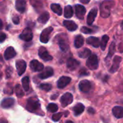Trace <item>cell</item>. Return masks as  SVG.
I'll return each mask as SVG.
<instances>
[{
	"mask_svg": "<svg viewBox=\"0 0 123 123\" xmlns=\"http://www.w3.org/2000/svg\"><path fill=\"white\" fill-rule=\"evenodd\" d=\"M55 39H57V42L58 43L59 48L63 52H67L69 50L68 37L65 33H61L57 35L55 37Z\"/></svg>",
	"mask_w": 123,
	"mask_h": 123,
	"instance_id": "cell-3",
	"label": "cell"
},
{
	"mask_svg": "<svg viewBox=\"0 0 123 123\" xmlns=\"http://www.w3.org/2000/svg\"><path fill=\"white\" fill-rule=\"evenodd\" d=\"M19 37L25 42L31 41L33 37V34H32V30L30 29V27H26L22 32V33L19 35Z\"/></svg>",
	"mask_w": 123,
	"mask_h": 123,
	"instance_id": "cell-5",
	"label": "cell"
},
{
	"mask_svg": "<svg viewBox=\"0 0 123 123\" xmlns=\"http://www.w3.org/2000/svg\"><path fill=\"white\" fill-rule=\"evenodd\" d=\"M14 91H15V93H16V95L18 98H21L24 96V92H23V89L21 87V86L19 84H17L15 86V88H14Z\"/></svg>",
	"mask_w": 123,
	"mask_h": 123,
	"instance_id": "cell-33",
	"label": "cell"
},
{
	"mask_svg": "<svg viewBox=\"0 0 123 123\" xmlns=\"http://www.w3.org/2000/svg\"><path fill=\"white\" fill-rule=\"evenodd\" d=\"M73 100H74V97H73V95L69 93V92H67V93H65L61 98V105L63 107H66V106H68V105L71 104L73 102Z\"/></svg>",
	"mask_w": 123,
	"mask_h": 123,
	"instance_id": "cell-7",
	"label": "cell"
},
{
	"mask_svg": "<svg viewBox=\"0 0 123 123\" xmlns=\"http://www.w3.org/2000/svg\"><path fill=\"white\" fill-rule=\"evenodd\" d=\"M63 25L64 27L67 28L68 30L71 32H74L78 28V25L74 21H71V20H64L63 22Z\"/></svg>",
	"mask_w": 123,
	"mask_h": 123,
	"instance_id": "cell-18",
	"label": "cell"
},
{
	"mask_svg": "<svg viewBox=\"0 0 123 123\" xmlns=\"http://www.w3.org/2000/svg\"><path fill=\"white\" fill-rule=\"evenodd\" d=\"M53 28L52 27H48L43 30L40 36V40L43 43H47L50 39V35L53 32Z\"/></svg>",
	"mask_w": 123,
	"mask_h": 123,
	"instance_id": "cell-6",
	"label": "cell"
},
{
	"mask_svg": "<svg viewBox=\"0 0 123 123\" xmlns=\"http://www.w3.org/2000/svg\"><path fill=\"white\" fill-rule=\"evenodd\" d=\"M15 8L19 12L24 13L26 9V1L25 0H16Z\"/></svg>",
	"mask_w": 123,
	"mask_h": 123,
	"instance_id": "cell-19",
	"label": "cell"
},
{
	"mask_svg": "<svg viewBox=\"0 0 123 123\" xmlns=\"http://www.w3.org/2000/svg\"><path fill=\"white\" fill-rule=\"evenodd\" d=\"M26 68H27V63L25 61L20 59L16 61V68L19 76H22L25 73Z\"/></svg>",
	"mask_w": 123,
	"mask_h": 123,
	"instance_id": "cell-11",
	"label": "cell"
},
{
	"mask_svg": "<svg viewBox=\"0 0 123 123\" xmlns=\"http://www.w3.org/2000/svg\"><path fill=\"white\" fill-rule=\"evenodd\" d=\"M92 55V52L89 48H84L83 50L79 53V56L81 58H89Z\"/></svg>",
	"mask_w": 123,
	"mask_h": 123,
	"instance_id": "cell-31",
	"label": "cell"
},
{
	"mask_svg": "<svg viewBox=\"0 0 123 123\" xmlns=\"http://www.w3.org/2000/svg\"><path fill=\"white\" fill-rule=\"evenodd\" d=\"M97 15V9L93 8L92 9H91V11L89 12L87 16V23L89 25H92L93 24Z\"/></svg>",
	"mask_w": 123,
	"mask_h": 123,
	"instance_id": "cell-20",
	"label": "cell"
},
{
	"mask_svg": "<svg viewBox=\"0 0 123 123\" xmlns=\"http://www.w3.org/2000/svg\"><path fill=\"white\" fill-rule=\"evenodd\" d=\"M115 5L112 0H105L100 5V15L103 18H107L111 14V9Z\"/></svg>",
	"mask_w": 123,
	"mask_h": 123,
	"instance_id": "cell-1",
	"label": "cell"
},
{
	"mask_svg": "<svg viewBox=\"0 0 123 123\" xmlns=\"http://www.w3.org/2000/svg\"><path fill=\"white\" fill-rule=\"evenodd\" d=\"M12 21H13V22H14V25H18L19 23V18L18 17L15 16V17H14L12 18Z\"/></svg>",
	"mask_w": 123,
	"mask_h": 123,
	"instance_id": "cell-42",
	"label": "cell"
},
{
	"mask_svg": "<svg viewBox=\"0 0 123 123\" xmlns=\"http://www.w3.org/2000/svg\"><path fill=\"white\" fill-rule=\"evenodd\" d=\"M16 55H17V53H16L15 50L14 49V48L13 47H8L6 49V50L4 51V57L5 60H9V59L15 57Z\"/></svg>",
	"mask_w": 123,
	"mask_h": 123,
	"instance_id": "cell-17",
	"label": "cell"
},
{
	"mask_svg": "<svg viewBox=\"0 0 123 123\" xmlns=\"http://www.w3.org/2000/svg\"><path fill=\"white\" fill-rule=\"evenodd\" d=\"M75 10H76V15L79 19H84V17L86 14V8L81 4L75 5Z\"/></svg>",
	"mask_w": 123,
	"mask_h": 123,
	"instance_id": "cell-16",
	"label": "cell"
},
{
	"mask_svg": "<svg viewBox=\"0 0 123 123\" xmlns=\"http://www.w3.org/2000/svg\"><path fill=\"white\" fill-rule=\"evenodd\" d=\"M4 93L8 95H11L13 94V87L11 84H6V86H5L4 89Z\"/></svg>",
	"mask_w": 123,
	"mask_h": 123,
	"instance_id": "cell-36",
	"label": "cell"
},
{
	"mask_svg": "<svg viewBox=\"0 0 123 123\" xmlns=\"http://www.w3.org/2000/svg\"><path fill=\"white\" fill-rule=\"evenodd\" d=\"M108 40H109V36L108 35H105L102 36V40H101V43H100V47H101V49L102 50H105Z\"/></svg>",
	"mask_w": 123,
	"mask_h": 123,
	"instance_id": "cell-34",
	"label": "cell"
},
{
	"mask_svg": "<svg viewBox=\"0 0 123 123\" xmlns=\"http://www.w3.org/2000/svg\"><path fill=\"white\" fill-rule=\"evenodd\" d=\"M79 75L81 76H88V75H89V73L87 71V70H86L85 68H82L80 70Z\"/></svg>",
	"mask_w": 123,
	"mask_h": 123,
	"instance_id": "cell-40",
	"label": "cell"
},
{
	"mask_svg": "<svg viewBox=\"0 0 123 123\" xmlns=\"http://www.w3.org/2000/svg\"><path fill=\"white\" fill-rule=\"evenodd\" d=\"M63 115V113L62 112H58V113H56V114H54L53 116H52V120L54 121V122H58L60 120V119L61 118L62 115Z\"/></svg>",
	"mask_w": 123,
	"mask_h": 123,
	"instance_id": "cell-38",
	"label": "cell"
},
{
	"mask_svg": "<svg viewBox=\"0 0 123 123\" xmlns=\"http://www.w3.org/2000/svg\"><path fill=\"white\" fill-rule=\"evenodd\" d=\"M0 24H1V29L2 28V22H1V20H0Z\"/></svg>",
	"mask_w": 123,
	"mask_h": 123,
	"instance_id": "cell-50",
	"label": "cell"
},
{
	"mask_svg": "<svg viewBox=\"0 0 123 123\" xmlns=\"http://www.w3.org/2000/svg\"><path fill=\"white\" fill-rule=\"evenodd\" d=\"M30 1L32 6L37 12L43 9L44 8L43 0H30Z\"/></svg>",
	"mask_w": 123,
	"mask_h": 123,
	"instance_id": "cell-21",
	"label": "cell"
},
{
	"mask_svg": "<svg viewBox=\"0 0 123 123\" xmlns=\"http://www.w3.org/2000/svg\"><path fill=\"white\" fill-rule=\"evenodd\" d=\"M54 72H53V69L51 68V67H46L43 71H42L41 73H40L38 74V77L40 79H48L50 76H52L53 75Z\"/></svg>",
	"mask_w": 123,
	"mask_h": 123,
	"instance_id": "cell-13",
	"label": "cell"
},
{
	"mask_svg": "<svg viewBox=\"0 0 123 123\" xmlns=\"http://www.w3.org/2000/svg\"><path fill=\"white\" fill-rule=\"evenodd\" d=\"M120 27H121V28L123 30V22H122V23H121V25H120Z\"/></svg>",
	"mask_w": 123,
	"mask_h": 123,
	"instance_id": "cell-49",
	"label": "cell"
},
{
	"mask_svg": "<svg viewBox=\"0 0 123 123\" xmlns=\"http://www.w3.org/2000/svg\"><path fill=\"white\" fill-rule=\"evenodd\" d=\"M122 4H123V0H122Z\"/></svg>",
	"mask_w": 123,
	"mask_h": 123,
	"instance_id": "cell-52",
	"label": "cell"
},
{
	"mask_svg": "<svg viewBox=\"0 0 123 123\" xmlns=\"http://www.w3.org/2000/svg\"><path fill=\"white\" fill-rule=\"evenodd\" d=\"M81 32L84 33V34H90V33L93 32L94 31L91 28H88L86 27H82L81 28Z\"/></svg>",
	"mask_w": 123,
	"mask_h": 123,
	"instance_id": "cell-39",
	"label": "cell"
},
{
	"mask_svg": "<svg viewBox=\"0 0 123 123\" xmlns=\"http://www.w3.org/2000/svg\"><path fill=\"white\" fill-rule=\"evenodd\" d=\"M26 110L32 113L39 112L40 110V104L38 99L35 97L29 98L27 101Z\"/></svg>",
	"mask_w": 123,
	"mask_h": 123,
	"instance_id": "cell-2",
	"label": "cell"
},
{
	"mask_svg": "<svg viewBox=\"0 0 123 123\" xmlns=\"http://www.w3.org/2000/svg\"><path fill=\"white\" fill-rule=\"evenodd\" d=\"M12 71H13V69L11 67H7V68L6 69V76L7 79H9L11 76V75L12 74Z\"/></svg>",
	"mask_w": 123,
	"mask_h": 123,
	"instance_id": "cell-41",
	"label": "cell"
},
{
	"mask_svg": "<svg viewBox=\"0 0 123 123\" xmlns=\"http://www.w3.org/2000/svg\"><path fill=\"white\" fill-rule=\"evenodd\" d=\"M58 97V94H55L54 96H52L50 98H51V99H55V98H57Z\"/></svg>",
	"mask_w": 123,
	"mask_h": 123,
	"instance_id": "cell-47",
	"label": "cell"
},
{
	"mask_svg": "<svg viewBox=\"0 0 123 123\" xmlns=\"http://www.w3.org/2000/svg\"><path fill=\"white\" fill-rule=\"evenodd\" d=\"M79 89L82 92H89L92 88V83L89 80H82L79 82Z\"/></svg>",
	"mask_w": 123,
	"mask_h": 123,
	"instance_id": "cell-9",
	"label": "cell"
},
{
	"mask_svg": "<svg viewBox=\"0 0 123 123\" xmlns=\"http://www.w3.org/2000/svg\"><path fill=\"white\" fill-rule=\"evenodd\" d=\"M120 103L121 105H123V99H122L121 101H120Z\"/></svg>",
	"mask_w": 123,
	"mask_h": 123,
	"instance_id": "cell-51",
	"label": "cell"
},
{
	"mask_svg": "<svg viewBox=\"0 0 123 123\" xmlns=\"http://www.w3.org/2000/svg\"><path fill=\"white\" fill-rule=\"evenodd\" d=\"M88 112L89 113V114H94L95 113V110L93 109V108H92V107H89V109H88Z\"/></svg>",
	"mask_w": 123,
	"mask_h": 123,
	"instance_id": "cell-45",
	"label": "cell"
},
{
	"mask_svg": "<svg viewBox=\"0 0 123 123\" xmlns=\"http://www.w3.org/2000/svg\"><path fill=\"white\" fill-rule=\"evenodd\" d=\"M47 110L48 112H55L58 111V107L56 104L55 103H50L48 107H47Z\"/></svg>",
	"mask_w": 123,
	"mask_h": 123,
	"instance_id": "cell-35",
	"label": "cell"
},
{
	"mask_svg": "<svg viewBox=\"0 0 123 123\" xmlns=\"http://www.w3.org/2000/svg\"><path fill=\"white\" fill-rule=\"evenodd\" d=\"M71 81V79L70 77L66 76H61L57 82V86L58 89H63L67 85H68Z\"/></svg>",
	"mask_w": 123,
	"mask_h": 123,
	"instance_id": "cell-12",
	"label": "cell"
},
{
	"mask_svg": "<svg viewBox=\"0 0 123 123\" xmlns=\"http://www.w3.org/2000/svg\"><path fill=\"white\" fill-rule=\"evenodd\" d=\"M122 61V58L120 56H118V55H116L114 59H113V63H112V66H111L110 69V72L111 74H114L115 73L116 71H117L119 67H120V64Z\"/></svg>",
	"mask_w": 123,
	"mask_h": 123,
	"instance_id": "cell-14",
	"label": "cell"
},
{
	"mask_svg": "<svg viewBox=\"0 0 123 123\" xmlns=\"http://www.w3.org/2000/svg\"><path fill=\"white\" fill-rule=\"evenodd\" d=\"M40 89L45 91V92H49L52 89V85L50 84H41L40 85Z\"/></svg>",
	"mask_w": 123,
	"mask_h": 123,
	"instance_id": "cell-37",
	"label": "cell"
},
{
	"mask_svg": "<svg viewBox=\"0 0 123 123\" xmlns=\"http://www.w3.org/2000/svg\"><path fill=\"white\" fill-rule=\"evenodd\" d=\"M86 66L91 70H97L99 67V60L96 54H92L86 61Z\"/></svg>",
	"mask_w": 123,
	"mask_h": 123,
	"instance_id": "cell-4",
	"label": "cell"
},
{
	"mask_svg": "<svg viewBox=\"0 0 123 123\" xmlns=\"http://www.w3.org/2000/svg\"><path fill=\"white\" fill-rule=\"evenodd\" d=\"M50 9H52V11L54 13H55L56 14L59 15V16L62 15V14H63V9L61 6V5L58 4H52L50 6Z\"/></svg>",
	"mask_w": 123,
	"mask_h": 123,
	"instance_id": "cell-29",
	"label": "cell"
},
{
	"mask_svg": "<svg viewBox=\"0 0 123 123\" xmlns=\"http://www.w3.org/2000/svg\"><path fill=\"white\" fill-rule=\"evenodd\" d=\"M66 66H67V68L69 69L70 71H74L80 66V63L77 60L70 58L67 60Z\"/></svg>",
	"mask_w": 123,
	"mask_h": 123,
	"instance_id": "cell-15",
	"label": "cell"
},
{
	"mask_svg": "<svg viewBox=\"0 0 123 123\" xmlns=\"http://www.w3.org/2000/svg\"><path fill=\"white\" fill-rule=\"evenodd\" d=\"M82 4H88L90 2V0H79Z\"/></svg>",
	"mask_w": 123,
	"mask_h": 123,
	"instance_id": "cell-46",
	"label": "cell"
},
{
	"mask_svg": "<svg viewBox=\"0 0 123 123\" xmlns=\"http://www.w3.org/2000/svg\"><path fill=\"white\" fill-rule=\"evenodd\" d=\"M14 99L13 98H6L4 99L1 102V106L4 109H8L14 106Z\"/></svg>",
	"mask_w": 123,
	"mask_h": 123,
	"instance_id": "cell-22",
	"label": "cell"
},
{
	"mask_svg": "<svg viewBox=\"0 0 123 123\" xmlns=\"http://www.w3.org/2000/svg\"><path fill=\"white\" fill-rule=\"evenodd\" d=\"M39 57L44 61H50L53 60V57L49 54L47 49L44 47H40L38 50Z\"/></svg>",
	"mask_w": 123,
	"mask_h": 123,
	"instance_id": "cell-8",
	"label": "cell"
},
{
	"mask_svg": "<svg viewBox=\"0 0 123 123\" xmlns=\"http://www.w3.org/2000/svg\"><path fill=\"white\" fill-rule=\"evenodd\" d=\"M115 46H116V44L113 41L111 45H110V48H109V52H108V54L105 58V61H106V63L107 64L109 63V61H110L111 58L113 56V55L115 54Z\"/></svg>",
	"mask_w": 123,
	"mask_h": 123,
	"instance_id": "cell-24",
	"label": "cell"
},
{
	"mask_svg": "<svg viewBox=\"0 0 123 123\" xmlns=\"http://www.w3.org/2000/svg\"><path fill=\"white\" fill-rule=\"evenodd\" d=\"M112 114L113 115L117 118H123V107L120 106H116L112 109Z\"/></svg>",
	"mask_w": 123,
	"mask_h": 123,
	"instance_id": "cell-25",
	"label": "cell"
},
{
	"mask_svg": "<svg viewBox=\"0 0 123 123\" xmlns=\"http://www.w3.org/2000/svg\"><path fill=\"white\" fill-rule=\"evenodd\" d=\"M50 18V14L48 12H44L37 18V21L42 24H45Z\"/></svg>",
	"mask_w": 123,
	"mask_h": 123,
	"instance_id": "cell-28",
	"label": "cell"
},
{
	"mask_svg": "<svg viewBox=\"0 0 123 123\" xmlns=\"http://www.w3.org/2000/svg\"><path fill=\"white\" fill-rule=\"evenodd\" d=\"M74 15V10L71 5H67L64 8V17L66 18H71Z\"/></svg>",
	"mask_w": 123,
	"mask_h": 123,
	"instance_id": "cell-30",
	"label": "cell"
},
{
	"mask_svg": "<svg viewBox=\"0 0 123 123\" xmlns=\"http://www.w3.org/2000/svg\"><path fill=\"white\" fill-rule=\"evenodd\" d=\"M84 43V38L81 35H78L76 36L74 40V46L76 48H80L81 47H82Z\"/></svg>",
	"mask_w": 123,
	"mask_h": 123,
	"instance_id": "cell-27",
	"label": "cell"
},
{
	"mask_svg": "<svg viewBox=\"0 0 123 123\" xmlns=\"http://www.w3.org/2000/svg\"><path fill=\"white\" fill-rule=\"evenodd\" d=\"M66 123H74L72 121H70V120H67L66 122Z\"/></svg>",
	"mask_w": 123,
	"mask_h": 123,
	"instance_id": "cell-48",
	"label": "cell"
},
{
	"mask_svg": "<svg viewBox=\"0 0 123 123\" xmlns=\"http://www.w3.org/2000/svg\"><path fill=\"white\" fill-rule=\"evenodd\" d=\"M84 105L81 103H78L76 105V106L73 108L74 112V115L75 116H79L81 114L83 113V112L84 111Z\"/></svg>",
	"mask_w": 123,
	"mask_h": 123,
	"instance_id": "cell-26",
	"label": "cell"
},
{
	"mask_svg": "<svg viewBox=\"0 0 123 123\" xmlns=\"http://www.w3.org/2000/svg\"><path fill=\"white\" fill-rule=\"evenodd\" d=\"M119 51L120 52V53H123V41L122 43H120V45H119Z\"/></svg>",
	"mask_w": 123,
	"mask_h": 123,
	"instance_id": "cell-44",
	"label": "cell"
},
{
	"mask_svg": "<svg viewBox=\"0 0 123 123\" xmlns=\"http://www.w3.org/2000/svg\"><path fill=\"white\" fill-rule=\"evenodd\" d=\"M30 67L32 71L35 72H39L42 71L44 69V66L43 63L39 62L37 60H32L30 63Z\"/></svg>",
	"mask_w": 123,
	"mask_h": 123,
	"instance_id": "cell-10",
	"label": "cell"
},
{
	"mask_svg": "<svg viewBox=\"0 0 123 123\" xmlns=\"http://www.w3.org/2000/svg\"><path fill=\"white\" fill-rule=\"evenodd\" d=\"M22 86L25 91L27 92L29 90L30 87V78L29 76H25L22 79Z\"/></svg>",
	"mask_w": 123,
	"mask_h": 123,
	"instance_id": "cell-32",
	"label": "cell"
},
{
	"mask_svg": "<svg viewBox=\"0 0 123 123\" xmlns=\"http://www.w3.org/2000/svg\"><path fill=\"white\" fill-rule=\"evenodd\" d=\"M100 41L99 39L97 37H89L86 39V43L89 45H92L94 48H98L100 46Z\"/></svg>",
	"mask_w": 123,
	"mask_h": 123,
	"instance_id": "cell-23",
	"label": "cell"
},
{
	"mask_svg": "<svg viewBox=\"0 0 123 123\" xmlns=\"http://www.w3.org/2000/svg\"><path fill=\"white\" fill-rule=\"evenodd\" d=\"M6 38V35L4 33L1 32V34H0V41H1V43H3Z\"/></svg>",
	"mask_w": 123,
	"mask_h": 123,
	"instance_id": "cell-43",
	"label": "cell"
}]
</instances>
